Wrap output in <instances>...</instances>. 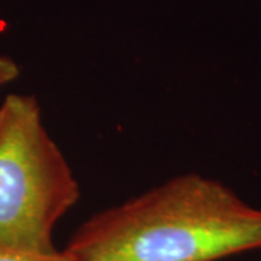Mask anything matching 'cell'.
<instances>
[{
    "label": "cell",
    "instance_id": "cell-3",
    "mask_svg": "<svg viewBox=\"0 0 261 261\" xmlns=\"http://www.w3.org/2000/svg\"><path fill=\"white\" fill-rule=\"evenodd\" d=\"M0 261H75L65 250L56 252H34L0 247Z\"/></svg>",
    "mask_w": 261,
    "mask_h": 261
},
{
    "label": "cell",
    "instance_id": "cell-1",
    "mask_svg": "<svg viewBox=\"0 0 261 261\" xmlns=\"http://www.w3.org/2000/svg\"><path fill=\"white\" fill-rule=\"evenodd\" d=\"M261 248V209L196 173L87 219L64 250L75 261H218Z\"/></svg>",
    "mask_w": 261,
    "mask_h": 261
},
{
    "label": "cell",
    "instance_id": "cell-2",
    "mask_svg": "<svg viewBox=\"0 0 261 261\" xmlns=\"http://www.w3.org/2000/svg\"><path fill=\"white\" fill-rule=\"evenodd\" d=\"M80 186L48 134L34 94L0 105V247L56 252L54 229L79 202Z\"/></svg>",
    "mask_w": 261,
    "mask_h": 261
},
{
    "label": "cell",
    "instance_id": "cell-4",
    "mask_svg": "<svg viewBox=\"0 0 261 261\" xmlns=\"http://www.w3.org/2000/svg\"><path fill=\"white\" fill-rule=\"evenodd\" d=\"M20 74L19 65L10 57L0 56V87L6 86Z\"/></svg>",
    "mask_w": 261,
    "mask_h": 261
}]
</instances>
